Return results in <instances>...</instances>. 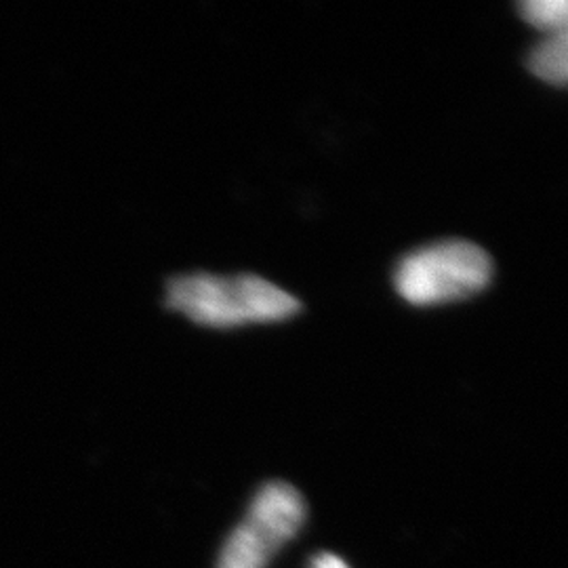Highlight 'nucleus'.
Returning a JSON list of instances; mask_svg holds the SVG:
<instances>
[{
    "label": "nucleus",
    "mask_w": 568,
    "mask_h": 568,
    "mask_svg": "<svg viewBox=\"0 0 568 568\" xmlns=\"http://www.w3.org/2000/svg\"><path fill=\"white\" fill-rule=\"evenodd\" d=\"M312 568H347L344 560L339 556H333V554H323L318 558H314V565Z\"/></svg>",
    "instance_id": "nucleus-6"
},
{
    "label": "nucleus",
    "mask_w": 568,
    "mask_h": 568,
    "mask_svg": "<svg viewBox=\"0 0 568 568\" xmlns=\"http://www.w3.org/2000/svg\"><path fill=\"white\" fill-rule=\"evenodd\" d=\"M518 13L527 23L548 34L567 28L568 7L565 0H523L518 4Z\"/></svg>",
    "instance_id": "nucleus-5"
},
{
    "label": "nucleus",
    "mask_w": 568,
    "mask_h": 568,
    "mask_svg": "<svg viewBox=\"0 0 568 568\" xmlns=\"http://www.w3.org/2000/svg\"><path fill=\"white\" fill-rule=\"evenodd\" d=\"M493 274V257L483 246L450 239L405 255L394 270V288L406 304H450L483 293Z\"/></svg>",
    "instance_id": "nucleus-2"
},
{
    "label": "nucleus",
    "mask_w": 568,
    "mask_h": 568,
    "mask_svg": "<svg viewBox=\"0 0 568 568\" xmlns=\"http://www.w3.org/2000/svg\"><path fill=\"white\" fill-rule=\"evenodd\" d=\"M305 501L302 493L286 483L260 488L248 514L220 554L217 568H265L272 556L302 528Z\"/></svg>",
    "instance_id": "nucleus-3"
},
{
    "label": "nucleus",
    "mask_w": 568,
    "mask_h": 568,
    "mask_svg": "<svg viewBox=\"0 0 568 568\" xmlns=\"http://www.w3.org/2000/svg\"><path fill=\"white\" fill-rule=\"evenodd\" d=\"M527 68L541 81L565 87L568 79V32H549L539 44L528 53Z\"/></svg>",
    "instance_id": "nucleus-4"
},
{
    "label": "nucleus",
    "mask_w": 568,
    "mask_h": 568,
    "mask_svg": "<svg viewBox=\"0 0 568 568\" xmlns=\"http://www.w3.org/2000/svg\"><path fill=\"white\" fill-rule=\"evenodd\" d=\"M164 304L211 328L281 323L302 312V302L257 274H182L166 283Z\"/></svg>",
    "instance_id": "nucleus-1"
}]
</instances>
